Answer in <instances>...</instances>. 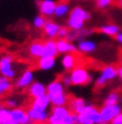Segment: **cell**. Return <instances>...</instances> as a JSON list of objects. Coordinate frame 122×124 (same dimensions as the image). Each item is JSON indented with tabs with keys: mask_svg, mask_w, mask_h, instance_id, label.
Listing matches in <instances>:
<instances>
[{
	"mask_svg": "<svg viewBox=\"0 0 122 124\" xmlns=\"http://www.w3.org/2000/svg\"><path fill=\"white\" fill-rule=\"evenodd\" d=\"M69 32V29L67 28V27H61V29H59L58 33H57V38L58 39H66L67 34H68Z\"/></svg>",
	"mask_w": 122,
	"mask_h": 124,
	"instance_id": "obj_33",
	"label": "cell"
},
{
	"mask_svg": "<svg viewBox=\"0 0 122 124\" xmlns=\"http://www.w3.org/2000/svg\"><path fill=\"white\" fill-rule=\"evenodd\" d=\"M2 95H3V91L1 90V89H0V98H1Z\"/></svg>",
	"mask_w": 122,
	"mask_h": 124,
	"instance_id": "obj_39",
	"label": "cell"
},
{
	"mask_svg": "<svg viewBox=\"0 0 122 124\" xmlns=\"http://www.w3.org/2000/svg\"><path fill=\"white\" fill-rule=\"evenodd\" d=\"M47 122L51 124H74L68 106H52Z\"/></svg>",
	"mask_w": 122,
	"mask_h": 124,
	"instance_id": "obj_1",
	"label": "cell"
},
{
	"mask_svg": "<svg viewBox=\"0 0 122 124\" xmlns=\"http://www.w3.org/2000/svg\"><path fill=\"white\" fill-rule=\"evenodd\" d=\"M56 48H57L58 54L77 53V46L74 42L68 41L67 39H57L56 40Z\"/></svg>",
	"mask_w": 122,
	"mask_h": 124,
	"instance_id": "obj_11",
	"label": "cell"
},
{
	"mask_svg": "<svg viewBox=\"0 0 122 124\" xmlns=\"http://www.w3.org/2000/svg\"><path fill=\"white\" fill-rule=\"evenodd\" d=\"M57 54H58V52H57V48H56V40H54V39H47L46 41H44L43 57L56 58Z\"/></svg>",
	"mask_w": 122,
	"mask_h": 124,
	"instance_id": "obj_24",
	"label": "cell"
},
{
	"mask_svg": "<svg viewBox=\"0 0 122 124\" xmlns=\"http://www.w3.org/2000/svg\"><path fill=\"white\" fill-rule=\"evenodd\" d=\"M79 63V57L76 53H66L62 55L61 59V64L65 71H69L77 67Z\"/></svg>",
	"mask_w": 122,
	"mask_h": 124,
	"instance_id": "obj_12",
	"label": "cell"
},
{
	"mask_svg": "<svg viewBox=\"0 0 122 124\" xmlns=\"http://www.w3.org/2000/svg\"><path fill=\"white\" fill-rule=\"evenodd\" d=\"M115 2V0H95L96 7L100 10H106L108 8H110Z\"/></svg>",
	"mask_w": 122,
	"mask_h": 124,
	"instance_id": "obj_30",
	"label": "cell"
},
{
	"mask_svg": "<svg viewBox=\"0 0 122 124\" xmlns=\"http://www.w3.org/2000/svg\"><path fill=\"white\" fill-rule=\"evenodd\" d=\"M71 8L69 0H59L58 2H56V7L54 10V17L55 18H65L66 16H69Z\"/></svg>",
	"mask_w": 122,
	"mask_h": 124,
	"instance_id": "obj_14",
	"label": "cell"
},
{
	"mask_svg": "<svg viewBox=\"0 0 122 124\" xmlns=\"http://www.w3.org/2000/svg\"><path fill=\"white\" fill-rule=\"evenodd\" d=\"M61 24L56 21L53 20H47L45 27L43 28V33L47 39H54L57 38V33H58L59 29H61Z\"/></svg>",
	"mask_w": 122,
	"mask_h": 124,
	"instance_id": "obj_15",
	"label": "cell"
},
{
	"mask_svg": "<svg viewBox=\"0 0 122 124\" xmlns=\"http://www.w3.org/2000/svg\"><path fill=\"white\" fill-rule=\"evenodd\" d=\"M109 124H122V113H120L119 115L116 116Z\"/></svg>",
	"mask_w": 122,
	"mask_h": 124,
	"instance_id": "obj_34",
	"label": "cell"
},
{
	"mask_svg": "<svg viewBox=\"0 0 122 124\" xmlns=\"http://www.w3.org/2000/svg\"><path fill=\"white\" fill-rule=\"evenodd\" d=\"M46 91H47V95H57V94H62L65 93V86L62 83V81L59 79L53 80L52 82H50L46 85Z\"/></svg>",
	"mask_w": 122,
	"mask_h": 124,
	"instance_id": "obj_20",
	"label": "cell"
},
{
	"mask_svg": "<svg viewBox=\"0 0 122 124\" xmlns=\"http://www.w3.org/2000/svg\"><path fill=\"white\" fill-rule=\"evenodd\" d=\"M36 7H38V10L41 16H43L45 18H50L54 16L56 1L55 0H38Z\"/></svg>",
	"mask_w": 122,
	"mask_h": 124,
	"instance_id": "obj_8",
	"label": "cell"
},
{
	"mask_svg": "<svg viewBox=\"0 0 122 124\" xmlns=\"http://www.w3.org/2000/svg\"><path fill=\"white\" fill-rule=\"evenodd\" d=\"M79 115V124H100L101 116H100L99 108H97L94 104H87L86 108Z\"/></svg>",
	"mask_w": 122,
	"mask_h": 124,
	"instance_id": "obj_3",
	"label": "cell"
},
{
	"mask_svg": "<svg viewBox=\"0 0 122 124\" xmlns=\"http://www.w3.org/2000/svg\"><path fill=\"white\" fill-rule=\"evenodd\" d=\"M29 55L33 59H40L43 57L44 52V42L42 41H33L28 48Z\"/></svg>",
	"mask_w": 122,
	"mask_h": 124,
	"instance_id": "obj_21",
	"label": "cell"
},
{
	"mask_svg": "<svg viewBox=\"0 0 122 124\" xmlns=\"http://www.w3.org/2000/svg\"><path fill=\"white\" fill-rule=\"evenodd\" d=\"M99 112L101 121L109 124L116 116L122 113V106L120 105V103L115 104V105H103L99 108Z\"/></svg>",
	"mask_w": 122,
	"mask_h": 124,
	"instance_id": "obj_6",
	"label": "cell"
},
{
	"mask_svg": "<svg viewBox=\"0 0 122 124\" xmlns=\"http://www.w3.org/2000/svg\"><path fill=\"white\" fill-rule=\"evenodd\" d=\"M69 17L71 18H76V19H79V20L84 21H89L91 19V15L89 11H87L86 9H84L83 7L80 6H75V7L71 8V12H69Z\"/></svg>",
	"mask_w": 122,
	"mask_h": 124,
	"instance_id": "obj_17",
	"label": "cell"
},
{
	"mask_svg": "<svg viewBox=\"0 0 122 124\" xmlns=\"http://www.w3.org/2000/svg\"><path fill=\"white\" fill-rule=\"evenodd\" d=\"M120 63H121V65H122V55H121V58H120Z\"/></svg>",
	"mask_w": 122,
	"mask_h": 124,
	"instance_id": "obj_41",
	"label": "cell"
},
{
	"mask_svg": "<svg viewBox=\"0 0 122 124\" xmlns=\"http://www.w3.org/2000/svg\"><path fill=\"white\" fill-rule=\"evenodd\" d=\"M46 22H47V19H46L45 17H43V16H41V15H38V16H35L33 18V20H32V26L35 29H38V30H43Z\"/></svg>",
	"mask_w": 122,
	"mask_h": 124,
	"instance_id": "obj_28",
	"label": "cell"
},
{
	"mask_svg": "<svg viewBox=\"0 0 122 124\" xmlns=\"http://www.w3.org/2000/svg\"><path fill=\"white\" fill-rule=\"evenodd\" d=\"M117 73H118V78H119V80L122 82V65L117 68Z\"/></svg>",
	"mask_w": 122,
	"mask_h": 124,
	"instance_id": "obj_36",
	"label": "cell"
},
{
	"mask_svg": "<svg viewBox=\"0 0 122 124\" xmlns=\"http://www.w3.org/2000/svg\"><path fill=\"white\" fill-rule=\"evenodd\" d=\"M100 124H107V123H104V122H101V123H100Z\"/></svg>",
	"mask_w": 122,
	"mask_h": 124,
	"instance_id": "obj_42",
	"label": "cell"
},
{
	"mask_svg": "<svg viewBox=\"0 0 122 124\" xmlns=\"http://www.w3.org/2000/svg\"><path fill=\"white\" fill-rule=\"evenodd\" d=\"M28 94L32 98V100L46 95V94H47L46 85L44 84V83L40 82V81H34L28 88Z\"/></svg>",
	"mask_w": 122,
	"mask_h": 124,
	"instance_id": "obj_13",
	"label": "cell"
},
{
	"mask_svg": "<svg viewBox=\"0 0 122 124\" xmlns=\"http://www.w3.org/2000/svg\"><path fill=\"white\" fill-rule=\"evenodd\" d=\"M44 124H51V123H48V122H46V123H44Z\"/></svg>",
	"mask_w": 122,
	"mask_h": 124,
	"instance_id": "obj_44",
	"label": "cell"
},
{
	"mask_svg": "<svg viewBox=\"0 0 122 124\" xmlns=\"http://www.w3.org/2000/svg\"><path fill=\"white\" fill-rule=\"evenodd\" d=\"M34 82V71L32 69H26L15 80L14 86L18 90L28 89Z\"/></svg>",
	"mask_w": 122,
	"mask_h": 124,
	"instance_id": "obj_7",
	"label": "cell"
},
{
	"mask_svg": "<svg viewBox=\"0 0 122 124\" xmlns=\"http://www.w3.org/2000/svg\"><path fill=\"white\" fill-rule=\"evenodd\" d=\"M23 124H35V123H33V122H31V121H29V122H26V123H23Z\"/></svg>",
	"mask_w": 122,
	"mask_h": 124,
	"instance_id": "obj_40",
	"label": "cell"
},
{
	"mask_svg": "<svg viewBox=\"0 0 122 124\" xmlns=\"http://www.w3.org/2000/svg\"><path fill=\"white\" fill-rule=\"evenodd\" d=\"M13 88L12 81L9 80V79H6V78L0 77V89L3 91V93L10 92Z\"/></svg>",
	"mask_w": 122,
	"mask_h": 124,
	"instance_id": "obj_29",
	"label": "cell"
},
{
	"mask_svg": "<svg viewBox=\"0 0 122 124\" xmlns=\"http://www.w3.org/2000/svg\"><path fill=\"white\" fill-rule=\"evenodd\" d=\"M59 80L62 81V83L64 84L65 88L71 85V77H69V73H64V74L59 78Z\"/></svg>",
	"mask_w": 122,
	"mask_h": 124,
	"instance_id": "obj_32",
	"label": "cell"
},
{
	"mask_svg": "<svg viewBox=\"0 0 122 124\" xmlns=\"http://www.w3.org/2000/svg\"><path fill=\"white\" fill-rule=\"evenodd\" d=\"M71 1H79V0H71Z\"/></svg>",
	"mask_w": 122,
	"mask_h": 124,
	"instance_id": "obj_43",
	"label": "cell"
},
{
	"mask_svg": "<svg viewBox=\"0 0 122 124\" xmlns=\"http://www.w3.org/2000/svg\"><path fill=\"white\" fill-rule=\"evenodd\" d=\"M26 113L29 115L30 121L35 124H44L48 121V115H50L48 111H40L30 106L26 110Z\"/></svg>",
	"mask_w": 122,
	"mask_h": 124,
	"instance_id": "obj_10",
	"label": "cell"
},
{
	"mask_svg": "<svg viewBox=\"0 0 122 124\" xmlns=\"http://www.w3.org/2000/svg\"><path fill=\"white\" fill-rule=\"evenodd\" d=\"M10 119L13 120L17 124H23L30 121L26 110L22 108H15L10 110Z\"/></svg>",
	"mask_w": 122,
	"mask_h": 124,
	"instance_id": "obj_16",
	"label": "cell"
},
{
	"mask_svg": "<svg viewBox=\"0 0 122 124\" xmlns=\"http://www.w3.org/2000/svg\"><path fill=\"white\" fill-rule=\"evenodd\" d=\"M99 32L107 37H116L120 32V27L116 23H106L99 27Z\"/></svg>",
	"mask_w": 122,
	"mask_h": 124,
	"instance_id": "obj_23",
	"label": "cell"
},
{
	"mask_svg": "<svg viewBox=\"0 0 122 124\" xmlns=\"http://www.w3.org/2000/svg\"><path fill=\"white\" fill-rule=\"evenodd\" d=\"M120 101V93L118 91H111L108 93L107 96L103 100V105H115Z\"/></svg>",
	"mask_w": 122,
	"mask_h": 124,
	"instance_id": "obj_27",
	"label": "cell"
},
{
	"mask_svg": "<svg viewBox=\"0 0 122 124\" xmlns=\"http://www.w3.org/2000/svg\"><path fill=\"white\" fill-rule=\"evenodd\" d=\"M77 52L84 54V55H90L94 52H96L98 44L96 41L91 40V39H83L79 42H77Z\"/></svg>",
	"mask_w": 122,
	"mask_h": 124,
	"instance_id": "obj_9",
	"label": "cell"
},
{
	"mask_svg": "<svg viewBox=\"0 0 122 124\" xmlns=\"http://www.w3.org/2000/svg\"><path fill=\"white\" fill-rule=\"evenodd\" d=\"M48 99H50L51 104L53 106H66L68 105V102L71 100L66 92L62 93V94H57V95H50Z\"/></svg>",
	"mask_w": 122,
	"mask_h": 124,
	"instance_id": "obj_25",
	"label": "cell"
},
{
	"mask_svg": "<svg viewBox=\"0 0 122 124\" xmlns=\"http://www.w3.org/2000/svg\"><path fill=\"white\" fill-rule=\"evenodd\" d=\"M118 78V73H117V68L115 65L108 64L104 65L100 71L99 77L95 80V85L97 88H103L106 86V84L111 81L116 80Z\"/></svg>",
	"mask_w": 122,
	"mask_h": 124,
	"instance_id": "obj_5",
	"label": "cell"
},
{
	"mask_svg": "<svg viewBox=\"0 0 122 124\" xmlns=\"http://www.w3.org/2000/svg\"><path fill=\"white\" fill-rule=\"evenodd\" d=\"M67 28L69 30H74V31H79L81 29L85 28V22L84 21L79 20V19H76V18H71L68 17L67 19Z\"/></svg>",
	"mask_w": 122,
	"mask_h": 124,
	"instance_id": "obj_26",
	"label": "cell"
},
{
	"mask_svg": "<svg viewBox=\"0 0 122 124\" xmlns=\"http://www.w3.org/2000/svg\"><path fill=\"white\" fill-rule=\"evenodd\" d=\"M5 104H6V106H7L8 108H10V110L15 108H19V101L17 100L15 98H13V96H12V98L6 99Z\"/></svg>",
	"mask_w": 122,
	"mask_h": 124,
	"instance_id": "obj_31",
	"label": "cell"
},
{
	"mask_svg": "<svg viewBox=\"0 0 122 124\" xmlns=\"http://www.w3.org/2000/svg\"><path fill=\"white\" fill-rule=\"evenodd\" d=\"M51 101L48 99L47 94L44 96H41L38 99H33L32 102H31V108H36V110H40V111H48V108H51Z\"/></svg>",
	"mask_w": 122,
	"mask_h": 124,
	"instance_id": "obj_22",
	"label": "cell"
},
{
	"mask_svg": "<svg viewBox=\"0 0 122 124\" xmlns=\"http://www.w3.org/2000/svg\"><path fill=\"white\" fill-rule=\"evenodd\" d=\"M87 104L88 103L86 102V100H84L83 98H73L68 102V108L71 113L80 114L86 108Z\"/></svg>",
	"mask_w": 122,
	"mask_h": 124,
	"instance_id": "obj_18",
	"label": "cell"
},
{
	"mask_svg": "<svg viewBox=\"0 0 122 124\" xmlns=\"http://www.w3.org/2000/svg\"><path fill=\"white\" fill-rule=\"evenodd\" d=\"M117 5L122 9V0H117Z\"/></svg>",
	"mask_w": 122,
	"mask_h": 124,
	"instance_id": "obj_38",
	"label": "cell"
},
{
	"mask_svg": "<svg viewBox=\"0 0 122 124\" xmlns=\"http://www.w3.org/2000/svg\"><path fill=\"white\" fill-rule=\"evenodd\" d=\"M1 124H17L13 120H11V119H8V120H6V121H3Z\"/></svg>",
	"mask_w": 122,
	"mask_h": 124,
	"instance_id": "obj_37",
	"label": "cell"
},
{
	"mask_svg": "<svg viewBox=\"0 0 122 124\" xmlns=\"http://www.w3.org/2000/svg\"><path fill=\"white\" fill-rule=\"evenodd\" d=\"M115 38H116V41H117L118 43L122 44V31H120V32L115 37Z\"/></svg>",
	"mask_w": 122,
	"mask_h": 124,
	"instance_id": "obj_35",
	"label": "cell"
},
{
	"mask_svg": "<svg viewBox=\"0 0 122 124\" xmlns=\"http://www.w3.org/2000/svg\"><path fill=\"white\" fill-rule=\"evenodd\" d=\"M56 67V58L51 57H42L36 62V68L41 71H51Z\"/></svg>",
	"mask_w": 122,
	"mask_h": 124,
	"instance_id": "obj_19",
	"label": "cell"
},
{
	"mask_svg": "<svg viewBox=\"0 0 122 124\" xmlns=\"http://www.w3.org/2000/svg\"><path fill=\"white\" fill-rule=\"evenodd\" d=\"M14 58L12 54H5L0 57V77L12 80L17 77V70L14 68Z\"/></svg>",
	"mask_w": 122,
	"mask_h": 124,
	"instance_id": "obj_4",
	"label": "cell"
},
{
	"mask_svg": "<svg viewBox=\"0 0 122 124\" xmlns=\"http://www.w3.org/2000/svg\"><path fill=\"white\" fill-rule=\"evenodd\" d=\"M69 77L71 80V85L81 86L91 83L92 75L84 65H77L69 72Z\"/></svg>",
	"mask_w": 122,
	"mask_h": 124,
	"instance_id": "obj_2",
	"label": "cell"
}]
</instances>
